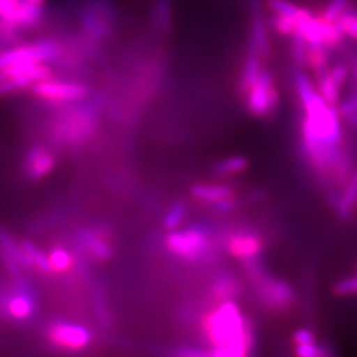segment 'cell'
Wrapping results in <instances>:
<instances>
[{
  "instance_id": "cell-1",
  "label": "cell",
  "mask_w": 357,
  "mask_h": 357,
  "mask_svg": "<svg viewBox=\"0 0 357 357\" xmlns=\"http://www.w3.org/2000/svg\"><path fill=\"white\" fill-rule=\"evenodd\" d=\"M202 328L212 347L243 344L252 352L257 344L255 326L243 315L236 301L217 302L205 314Z\"/></svg>"
},
{
  "instance_id": "cell-2",
  "label": "cell",
  "mask_w": 357,
  "mask_h": 357,
  "mask_svg": "<svg viewBox=\"0 0 357 357\" xmlns=\"http://www.w3.org/2000/svg\"><path fill=\"white\" fill-rule=\"evenodd\" d=\"M259 259L261 258H255L243 262L245 271L253 283L259 303L270 312H287L295 303V291L291 283L271 275Z\"/></svg>"
},
{
  "instance_id": "cell-3",
  "label": "cell",
  "mask_w": 357,
  "mask_h": 357,
  "mask_svg": "<svg viewBox=\"0 0 357 357\" xmlns=\"http://www.w3.org/2000/svg\"><path fill=\"white\" fill-rule=\"evenodd\" d=\"M97 109L93 103H68L52 122V138L66 146L88 141L97 128Z\"/></svg>"
},
{
  "instance_id": "cell-4",
  "label": "cell",
  "mask_w": 357,
  "mask_h": 357,
  "mask_svg": "<svg viewBox=\"0 0 357 357\" xmlns=\"http://www.w3.org/2000/svg\"><path fill=\"white\" fill-rule=\"evenodd\" d=\"M166 246L172 255L190 262L206 259L213 250L209 231L199 225L172 230L166 237Z\"/></svg>"
},
{
  "instance_id": "cell-5",
  "label": "cell",
  "mask_w": 357,
  "mask_h": 357,
  "mask_svg": "<svg viewBox=\"0 0 357 357\" xmlns=\"http://www.w3.org/2000/svg\"><path fill=\"white\" fill-rule=\"evenodd\" d=\"M61 45L54 40H40L32 44L10 47L0 51V72L20 65L44 63L50 64L60 59Z\"/></svg>"
},
{
  "instance_id": "cell-6",
  "label": "cell",
  "mask_w": 357,
  "mask_h": 357,
  "mask_svg": "<svg viewBox=\"0 0 357 357\" xmlns=\"http://www.w3.org/2000/svg\"><path fill=\"white\" fill-rule=\"evenodd\" d=\"M38 311L36 294L22 277L15 278L13 284L0 291V318L26 321Z\"/></svg>"
},
{
  "instance_id": "cell-7",
  "label": "cell",
  "mask_w": 357,
  "mask_h": 357,
  "mask_svg": "<svg viewBox=\"0 0 357 357\" xmlns=\"http://www.w3.org/2000/svg\"><path fill=\"white\" fill-rule=\"evenodd\" d=\"M114 6L109 0H89L79 15L84 38L100 43L112 33L114 23Z\"/></svg>"
},
{
  "instance_id": "cell-8",
  "label": "cell",
  "mask_w": 357,
  "mask_h": 357,
  "mask_svg": "<svg viewBox=\"0 0 357 357\" xmlns=\"http://www.w3.org/2000/svg\"><path fill=\"white\" fill-rule=\"evenodd\" d=\"M248 112L255 118H268L280 106V93L273 73L265 69L255 85L245 94Z\"/></svg>"
},
{
  "instance_id": "cell-9",
  "label": "cell",
  "mask_w": 357,
  "mask_h": 357,
  "mask_svg": "<svg viewBox=\"0 0 357 357\" xmlns=\"http://www.w3.org/2000/svg\"><path fill=\"white\" fill-rule=\"evenodd\" d=\"M47 339L53 347L64 351H82L91 344L93 335L82 324L68 320H54L47 327Z\"/></svg>"
},
{
  "instance_id": "cell-10",
  "label": "cell",
  "mask_w": 357,
  "mask_h": 357,
  "mask_svg": "<svg viewBox=\"0 0 357 357\" xmlns=\"http://www.w3.org/2000/svg\"><path fill=\"white\" fill-rule=\"evenodd\" d=\"M32 91L41 101L60 105L79 102L89 94L88 86L82 84L72 81H57L53 78L33 85Z\"/></svg>"
},
{
  "instance_id": "cell-11",
  "label": "cell",
  "mask_w": 357,
  "mask_h": 357,
  "mask_svg": "<svg viewBox=\"0 0 357 357\" xmlns=\"http://www.w3.org/2000/svg\"><path fill=\"white\" fill-rule=\"evenodd\" d=\"M225 249L233 258L250 261L261 258L265 250V243L261 234L253 230H236L225 240Z\"/></svg>"
},
{
  "instance_id": "cell-12",
  "label": "cell",
  "mask_w": 357,
  "mask_h": 357,
  "mask_svg": "<svg viewBox=\"0 0 357 357\" xmlns=\"http://www.w3.org/2000/svg\"><path fill=\"white\" fill-rule=\"evenodd\" d=\"M0 258L13 278L22 277L23 270L33 268L22 246L15 241L13 234L3 227H0Z\"/></svg>"
},
{
  "instance_id": "cell-13",
  "label": "cell",
  "mask_w": 357,
  "mask_h": 357,
  "mask_svg": "<svg viewBox=\"0 0 357 357\" xmlns=\"http://www.w3.org/2000/svg\"><path fill=\"white\" fill-rule=\"evenodd\" d=\"M41 16V8L31 6L26 0H0V19L20 28L36 26Z\"/></svg>"
},
{
  "instance_id": "cell-14",
  "label": "cell",
  "mask_w": 357,
  "mask_h": 357,
  "mask_svg": "<svg viewBox=\"0 0 357 357\" xmlns=\"http://www.w3.org/2000/svg\"><path fill=\"white\" fill-rule=\"evenodd\" d=\"M0 73L6 78L11 79L19 90L32 88L38 82L52 78V69L50 65L44 63L20 65Z\"/></svg>"
},
{
  "instance_id": "cell-15",
  "label": "cell",
  "mask_w": 357,
  "mask_h": 357,
  "mask_svg": "<svg viewBox=\"0 0 357 357\" xmlns=\"http://www.w3.org/2000/svg\"><path fill=\"white\" fill-rule=\"evenodd\" d=\"M56 166V158L52 151L44 146H32L24 158V172L26 176L38 181L48 176Z\"/></svg>"
},
{
  "instance_id": "cell-16",
  "label": "cell",
  "mask_w": 357,
  "mask_h": 357,
  "mask_svg": "<svg viewBox=\"0 0 357 357\" xmlns=\"http://www.w3.org/2000/svg\"><path fill=\"white\" fill-rule=\"evenodd\" d=\"M252 13V29H250V45L258 52V54L268 60L271 54L270 38H268V24L262 16L261 0H250Z\"/></svg>"
},
{
  "instance_id": "cell-17",
  "label": "cell",
  "mask_w": 357,
  "mask_h": 357,
  "mask_svg": "<svg viewBox=\"0 0 357 357\" xmlns=\"http://www.w3.org/2000/svg\"><path fill=\"white\" fill-rule=\"evenodd\" d=\"M78 241L91 257L98 261H107L113 255V248L107 241L102 229L84 228L78 233Z\"/></svg>"
},
{
  "instance_id": "cell-18",
  "label": "cell",
  "mask_w": 357,
  "mask_h": 357,
  "mask_svg": "<svg viewBox=\"0 0 357 357\" xmlns=\"http://www.w3.org/2000/svg\"><path fill=\"white\" fill-rule=\"evenodd\" d=\"M357 209V168L348 178L335 200V212L336 216L342 221H348L355 215Z\"/></svg>"
},
{
  "instance_id": "cell-19",
  "label": "cell",
  "mask_w": 357,
  "mask_h": 357,
  "mask_svg": "<svg viewBox=\"0 0 357 357\" xmlns=\"http://www.w3.org/2000/svg\"><path fill=\"white\" fill-rule=\"evenodd\" d=\"M295 33L305 38L308 44L323 43V26L319 15H314L301 7L296 15Z\"/></svg>"
},
{
  "instance_id": "cell-20",
  "label": "cell",
  "mask_w": 357,
  "mask_h": 357,
  "mask_svg": "<svg viewBox=\"0 0 357 357\" xmlns=\"http://www.w3.org/2000/svg\"><path fill=\"white\" fill-rule=\"evenodd\" d=\"M209 294L216 302L234 301L241 294V284L229 271H221L211 283Z\"/></svg>"
},
{
  "instance_id": "cell-21",
  "label": "cell",
  "mask_w": 357,
  "mask_h": 357,
  "mask_svg": "<svg viewBox=\"0 0 357 357\" xmlns=\"http://www.w3.org/2000/svg\"><path fill=\"white\" fill-rule=\"evenodd\" d=\"M192 196L209 206L217 204L224 200L236 199V192L233 188L222 184H204L199 183L191 188Z\"/></svg>"
},
{
  "instance_id": "cell-22",
  "label": "cell",
  "mask_w": 357,
  "mask_h": 357,
  "mask_svg": "<svg viewBox=\"0 0 357 357\" xmlns=\"http://www.w3.org/2000/svg\"><path fill=\"white\" fill-rule=\"evenodd\" d=\"M264 59L258 54L252 45H249L246 60L243 63V73L238 82V90L241 96L245 97V94L249 91V89L255 85L258 81V78L264 72Z\"/></svg>"
},
{
  "instance_id": "cell-23",
  "label": "cell",
  "mask_w": 357,
  "mask_h": 357,
  "mask_svg": "<svg viewBox=\"0 0 357 357\" xmlns=\"http://www.w3.org/2000/svg\"><path fill=\"white\" fill-rule=\"evenodd\" d=\"M307 68L312 70L317 77L326 75L330 69V50L323 44H308V53H307Z\"/></svg>"
},
{
  "instance_id": "cell-24",
  "label": "cell",
  "mask_w": 357,
  "mask_h": 357,
  "mask_svg": "<svg viewBox=\"0 0 357 357\" xmlns=\"http://www.w3.org/2000/svg\"><path fill=\"white\" fill-rule=\"evenodd\" d=\"M248 168H249V160L241 155H234L217 162L213 166V174L218 178H229V176L243 174Z\"/></svg>"
},
{
  "instance_id": "cell-25",
  "label": "cell",
  "mask_w": 357,
  "mask_h": 357,
  "mask_svg": "<svg viewBox=\"0 0 357 357\" xmlns=\"http://www.w3.org/2000/svg\"><path fill=\"white\" fill-rule=\"evenodd\" d=\"M93 301H94V311H96V317L100 323V326L103 330H109L112 326V315L107 307V301L105 296V291L101 283L96 282L93 284Z\"/></svg>"
},
{
  "instance_id": "cell-26",
  "label": "cell",
  "mask_w": 357,
  "mask_h": 357,
  "mask_svg": "<svg viewBox=\"0 0 357 357\" xmlns=\"http://www.w3.org/2000/svg\"><path fill=\"white\" fill-rule=\"evenodd\" d=\"M20 246L24 250L26 257L29 258V261L32 264V268H38V271L45 273V274L53 273L51 262H50V257L44 255L35 243H31L28 240H24V241L20 243Z\"/></svg>"
},
{
  "instance_id": "cell-27",
  "label": "cell",
  "mask_w": 357,
  "mask_h": 357,
  "mask_svg": "<svg viewBox=\"0 0 357 357\" xmlns=\"http://www.w3.org/2000/svg\"><path fill=\"white\" fill-rule=\"evenodd\" d=\"M50 257L52 270L53 273H66L75 265V259L69 250H66L63 246H57L52 249Z\"/></svg>"
},
{
  "instance_id": "cell-28",
  "label": "cell",
  "mask_w": 357,
  "mask_h": 357,
  "mask_svg": "<svg viewBox=\"0 0 357 357\" xmlns=\"http://www.w3.org/2000/svg\"><path fill=\"white\" fill-rule=\"evenodd\" d=\"M188 213V206L184 202H176L169 206V209L167 211L166 216L163 220V225L168 230H176L180 228V225L183 224L184 218L187 217Z\"/></svg>"
},
{
  "instance_id": "cell-29",
  "label": "cell",
  "mask_w": 357,
  "mask_h": 357,
  "mask_svg": "<svg viewBox=\"0 0 357 357\" xmlns=\"http://www.w3.org/2000/svg\"><path fill=\"white\" fill-rule=\"evenodd\" d=\"M290 43V53L293 60L294 68L306 69L307 68V53H308V43L305 38L299 35H293Z\"/></svg>"
},
{
  "instance_id": "cell-30",
  "label": "cell",
  "mask_w": 357,
  "mask_h": 357,
  "mask_svg": "<svg viewBox=\"0 0 357 357\" xmlns=\"http://www.w3.org/2000/svg\"><path fill=\"white\" fill-rule=\"evenodd\" d=\"M319 16L320 20H321V26H323V44L330 51L336 50L343 43L345 38L335 23L326 20L321 15H319Z\"/></svg>"
},
{
  "instance_id": "cell-31",
  "label": "cell",
  "mask_w": 357,
  "mask_h": 357,
  "mask_svg": "<svg viewBox=\"0 0 357 357\" xmlns=\"http://www.w3.org/2000/svg\"><path fill=\"white\" fill-rule=\"evenodd\" d=\"M298 15V13H296ZM271 26L274 31L283 38H291L295 35L296 29V16H282V15H273Z\"/></svg>"
},
{
  "instance_id": "cell-32",
  "label": "cell",
  "mask_w": 357,
  "mask_h": 357,
  "mask_svg": "<svg viewBox=\"0 0 357 357\" xmlns=\"http://www.w3.org/2000/svg\"><path fill=\"white\" fill-rule=\"evenodd\" d=\"M153 17L158 28L163 31H167L169 28L172 22V8L169 0H156Z\"/></svg>"
},
{
  "instance_id": "cell-33",
  "label": "cell",
  "mask_w": 357,
  "mask_h": 357,
  "mask_svg": "<svg viewBox=\"0 0 357 357\" xmlns=\"http://www.w3.org/2000/svg\"><path fill=\"white\" fill-rule=\"evenodd\" d=\"M335 24L340 29L344 38H352L357 41V11L348 10Z\"/></svg>"
},
{
  "instance_id": "cell-34",
  "label": "cell",
  "mask_w": 357,
  "mask_h": 357,
  "mask_svg": "<svg viewBox=\"0 0 357 357\" xmlns=\"http://www.w3.org/2000/svg\"><path fill=\"white\" fill-rule=\"evenodd\" d=\"M20 36V26L0 19V51L13 47Z\"/></svg>"
},
{
  "instance_id": "cell-35",
  "label": "cell",
  "mask_w": 357,
  "mask_h": 357,
  "mask_svg": "<svg viewBox=\"0 0 357 357\" xmlns=\"http://www.w3.org/2000/svg\"><path fill=\"white\" fill-rule=\"evenodd\" d=\"M351 1L352 0H330L327 7L324 8V11L320 13L326 20L328 22H337L343 15H344L349 7H351Z\"/></svg>"
},
{
  "instance_id": "cell-36",
  "label": "cell",
  "mask_w": 357,
  "mask_h": 357,
  "mask_svg": "<svg viewBox=\"0 0 357 357\" xmlns=\"http://www.w3.org/2000/svg\"><path fill=\"white\" fill-rule=\"evenodd\" d=\"M332 294L337 298H348L357 295V274L342 278L332 287Z\"/></svg>"
},
{
  "instance_id": "cell-37",
  "label": "cell",
  "mask_w": 357,
  "mask_h": 357,
  "mask_svg": "<svg viewBox=\"0 0 357 357\" xmlns=\"http://www.w3.org/2000/svg\"><path fill=\"white\" fill-rule=\"evenodd\" d=\"M266 6L273 15L282 16H296L301 8L290 0H266Z\"/></svg>"
},
{
  "instance_id": "cell-38",
  "label": "cell",
  "mask_w": 357,
  "mask_h": 357,
  "mask_svg": "<svg viewBox=\"0 0 357 357\" xmlns=\"http://www.w3.org/2000/svg\"><path fill=\"white\" fill-rule=\"evenodd\" d=\"M357 110V82L356 85L352 88L349 96L345 98L344 101L339 102L337 105V112L342 116V119H344L347 116L354 114Z\"/></svg>"
},
{
  "instance_id": "cell-39",
  "label": "cell",
  "mask_w": 357,
  "mask_h": 357,
  "mask_svg": "<svg viewBox=\"0 0 357 357\" xmlns=\"http://www.w3.org/2000/svg\"><path fill=\"white\" fill-rule=\"evenodd\" d=\"M291 340H293L294 345L311 344V343H317L318 342L317 335L314 333V331H311L310 328H307V327H302V328L295 330L293 332V335H291Z\"/></svg>"
},
{
  "instance_id": "cell-40",
  "label": "cell",
  "mask_w": 357,
  "mask_h": 357,
  "mask_svg": "<svg viewBox=\"0 0 357 357\" xmlns=\"http://www.w3.org/2000/svg\"><path fill=\"white\" fill-rule=\"evenodd\" d=\"M174 357H212L211 351L196 347H178L174 351Z\"/></svg>"
},
{
  "instance_id": "cell-41",
  "label": "cell",
  "mask_w": 357,
  "mask_h": 357,
  "mask_svg": "<svg viewBox=\"0 0 357 357\" xmlns=\"http://www.w3.org/2000/svg\"><path fill=\"white\" fill-rule=\"evenodd\" d=\"M344 121L345 125H347L348 128H357V110L354 114H351L349 116L344 118Z\"/></svg>"
},
{
  "instance_id": "cell-42",
  "label": "cell",
  "mask_w": 357,
  "mask_h": 357,
  "mask_svg": "<svg viewBox=\"0 0 357 357\" xmlns=\"http://www.w3.org/2000/svg\"><path fill=\"white\" fill-rule=\"evenodd\" d=\"M26 1L29 3L31 6H35V7H38V8H43V6L45 3V0H26Z\"/></svg>"
}]
</instances>
